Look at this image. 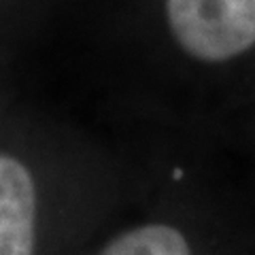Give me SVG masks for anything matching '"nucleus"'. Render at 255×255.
Masks as SVG:
<instances>
[{
  "instance_id": "f257e3e1",
  "label": "nucleus",
  "mask_w": 255,
  "mask_h": 255,
  "mask_svg": "<svg viewBox=\"0 0 255 255\" xmlns=\"http://www.w3.org/2000/svg\"><path fill=\"white\" fill-rule=\"evenodd\" d=\"M174 38L189 55L223 62L255 45V0H166Z\"/></svg>"
},
{
  "instance_id": "f03ea898",
  "label": "nucleus",
  "mask_w": 255,
  "mask_h": 255,
  "mask_svg": "<svg viewBox=\"0 0 255 255\" xmlns=\"http://www.w3.org/2000/svg\"><path fill=\"white\" fill-rule=\"evenodd\" d=\"M36 196L26 166L0 155V255L34 251Z\"/></svg>"
},
{
  "instance_id": "7ed1b4c3",
  "label": "nucleus",
  "mask_w": 255,
  "mask_h": 255,
  "mask_svg": "<svg viewBox=\"0 0 255 255\" xmlns=\"http://www.w3.org/2000/svg\"><path fill=\"white\" fill-rule=\"evenodd\" d=\"M102 255H191L187 241L170 226H145L111 243Z\"/></svg>"
}]
</instances>
